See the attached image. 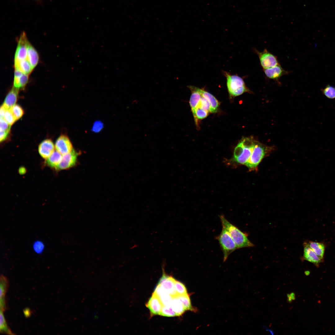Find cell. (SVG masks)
Here are the masks:
<instances>
[{"label": "cell", "instance_id": "obj_1", "mask_svg": "<svg viewBox=\"0 0 335 335\" xmlns=\"http://www.w3.org/2000/svg\"><path fill=\"white\" fill-rule=\"evenodd\" d=\"M220 218L222 226L228 231L237 249L254 246L253 244L248 239L246 234L230 223L223 215L220 216Z\"/></svg>", "mask_w": 335, "mask_h": 335}, {"label": "cell", "instance_id": "obj_2", "mask_svg": "<svg viewBox=\"0 0 335 335\" xmlns=\"http://www.w3.org/2000/svg\"><path fill=\"white\" fill-rule=\"evenodd\" d=\"M255 142L251 137L242 139L235 148L234 160L245 165L251 156Z\"/></svg>", "mask_w": 335, "mask_h": 335}, {"label": "cell", "instance_id": "obj_3", "mask_svg": "<svg viewBox=\"0 0 335 335\" xmlns=\"http://www.w3.org/2000/svg\"><path fill=\"white\" fill-rule=\"evenodd\" d=\"M223 73L226 78L227 87L231 96H237L249 91L242 78L237 75H231L226 71Z\"/></svg>", "mask_w": 335, "mask_h": 335}, {"label": "cell", "instance_id": "obj_4", "mask_svg": "<svg viewBox=\"0 0 335 335\" xmlns=\"http://www.w3.org/2000/svg\"><path fill=\"white\" fill-rule=\"evenodd\" d=\"M216 239L222 251L223 261H225L230 255L237 249V246L228 231L223 226L221 233Z\"/></svg>", "mask_w": 335, "mask_h": 335}, {"label": "cell", "instance_id": "obj_5", "mask_svg": "<svg viewBox=\"0 0 335 335\" xmlns=\"http://www.w3.org/2000/svg\"><path fill=\"white\" fill-rule=\"evenodd\" d=\"M266 146L256 141L251 156L245 165L249 169L256 168L267 153Z\"/></svg>", "mask_w": 335, "mask_h": 335}, {"label": "cell", "instance_id": "obj_6", "mask_svg": "<svg viewBox=\"0 0 335 335\" xmlns=\"http://www.w3.org/2000/svg\"><path fill=\"white\" fill-rule=\"evenodd\" d=\"M255 52L258 55L260 64L263 69H268L279 64L276 57L265 49L260 52L257 49Z\"/></svg>", "mask_w": 335, "mask_h": 335}, {"label": "cell", "instance_id": "obj_7", "mask_svg": "<svg viewBox=\"0 0 335 335\" xmlns=\"http://www.w3.org/2000/svg\"><path fill=\"white\" fill-rule=\"evenodd\" d=\"M163 274L158 284L166 293L174 296L176 295L175 288V279L165 273L163 268Z\"/></svg>", "mask_w": 335, "mask_h": 335}, {"label": "cell", "instance_id": "obj_8", "mask_svg": "<svg viewBox=\"0 0 335 335\" xmlns=\"http://www.w3.org/2000/svg\"><path fill=\"white\" fill-rule=\"evenodd\" d=\"M78 155V153L73 149L70 152L63 155L60 163L55 169L62 170L74 166L76 163Z\"/></svg>", "mask_w": 335, "mask_h": 335}, {"label": "cell", "instance_id": "obj_9", "mask_svg": "<svg viewBox=\"0 0 335 335\" xmlns=\"http://www.w3.org/2000/svg\"><path fill=\"white\" fill-rule=\"evenodd\" d=\"M28 41L25 33L23 32L21 34L15 52L14 60H21L27 59V46Z\"/></svg>", "mask_w": 335, "mask_h": 335}, {"label": "cell", "instance_id": "obj_10", "mask_svg": "<svg viewBox=\"0 0 335 335\" xmlns=\"http://www.w3.org/2000/svg\"><path fill=\"white\" fill-rule=\"evenodd\" d=\"M55 148L62 155L70 152L73 149L71 142L68 137L64 135L60 136L56 140Z\"/></svg>", "mask_w": 335, "mask_h": 335}, {"label": "cell", "instance_id": "obj_11", "mask_svg": "<svg viewBox=\"0 0 335 335\" xmlns=\"http://www.w3.org/2000/svg\"><path fill=\"white\" fill-rule=\"evenodd\" d=\"M145 305L149 310L151 316L159 315L163 306L159 298L154 292L153 293Z\"/></svg>", "mask_w": 335, "mask_h": 335}, {"label": "cell", "instance_id": "obj_12", "mask_svg": "<svg viewBox=\"0 0 335 335\" xmlns=\"http://www.w3.org/2000/svg\"><path fill=\"white\" fill-rule=\"evenodd\" d=\"M304 253L302 259L313 264L318 267L323 261L321 259L309 246L307 242L303 244Z\"/></svg>", "mask_w": 335, "mask_h": 335}, {"label": "cell", "instance_id": "obj_13", "mask_svg": "<svg viewBox=\"0 0 335 335\" xmlns=\"http://www.w3.org/2000/svg\"><path fill=\"white\" fill-rule=\"evenodd\" d=\"M55 146L52 141L49 139L42 141L39 145L38 151L40 156L46 159L55 151Z\"/></svg>", "mask_w": 335, "mask_h": 335}, {"label": "cell", "instance_id": "obj_14", "mask_svg": "<svg viewBox=\"0 0 335 335\" xmlns=\"http://www.w3.org/2000/svg\"><path fill=\"white\" fill-rule=\"evenodd\" d=\"M188 87L191 92V94L190 98L189 104L191 108L193 115L195 113V110L198 107L202 95L200 89L193 86H189Z\"/></svg>", "mask_w": 335, "mask_h": 335}, {"label": "cell", "instance_id": "obj_15", "mask_svg": "<svg viewBox=\"0 0 335 335\" xmlns=\"http://www.w3.org/2000/svg\"><path fill=\"white\" fill-rule=\"evenodd\" d=\"M263 71L268 78L275 80H278L281 77L288 73V72L283 69L279 64L273 67L264 69Z\"/></svg>", "mask_w": 335, "mask_h": 335}, {"label": "cell", "instance_id": "obj_16", "mask_svg": "<svg viewBox=\"0 0 335 335\" xmlns=\"http://www.w3.org/2000/svg\"><path fill=\"white\" fill-rule=\"evenodd\" d=\"M19 90L13 86L7 94L2 105L6 110L10 109L15 105L17 99Z\"/></svg>", "mask_w": 335, "mask_h": 335}, {"label": "cell", "instance_id": "obj_17", "mask_svg": "<svg viewBox=\"0 0 335 335\" xmlns=\"http://www.w3.org/2000/svg\"><path fill=\"white\" fill-rule=\"evenodd\" d=\"M29 80V75L15 69L14 72L13 87L19 89L24 87Z\"/></svg>", "mask_w": 335, "mask_h": 335}, {"label": "cell", "instance_id": "obj_18", "mask_svg": "<svg viewBox=\"0 0 335 335\" xmlns=\"http://www.w3.org/2000/svg\"><path fill=\"white\" fill-rule=\"evenodd\" d=\"M0 280V310L4 312L6 307L5 297L8 282L7 279L3 275L1 276Z\"/></svg>", "mask_w": 335, "mask_h": 335}, {"label": "cell", "instance_id": "obj_19", "mask_svg": "<svg viewBox=\"0 0 335 335\" xmlns=\"http://www.w3.org/2000/svg\"><path fill=\"white\" fill-rule=\"evenodd\" d=\"M27 59L33 69L37 66L39 60V56L37 51L29 42L27 46Z\"/></svg>", "mask_w": 335, "mask_h": 335}, {"label": "cell", "instance_id": "obj_20", "mask_svg": "<svg viewBox=\"0 0 335 335\" xmlns=\"http://www.w3.org/2000/svg\"><path fill=\"white\" fill-rule=\"evenodd\" d=\"M14 67L15 69L29 75L33 69L27 59L21 60H14Z\"/></svg>", "mask_w": 335, "mask_h": 335}, {"label": "cell", "instance_id": "obj_21", "mask_svg": "<svg viewBox=\"0 0 335 335\" xmlns=\"http://www.w3.org/2000/svg\"><path fill=\"white\" fill-rule=\"evenodd\" d=\"M202 96L206 98L209 102L210 105V111L214 113L217 111L219 105L218 101L216 98L210 93L200 89Z\"/></svg>", "mask_w": 335, "mask_h": 335}, {"label": "cell", "instance_id": "obj_22", "mask_svg": "<svg viewBox=\"0 0 335 335\" xmlns=\"http://www.w3.org/2000/svg\"><path fill=\"white\" fill-rule=\"evenodd\" d=\"M309 246L321 259L323 260L325 247L322 243L309 241L307 242Z\"/></svg>", "mask_w": 335, "mask_h": 335}, {"label": "cell", "instance_id": "obj_23", "mask_svg": "<svg viewBox=\"0 0 335 335\" xmlns=\"http://www.w3.org/2000/svg\"><path fill=\"white\" fill-rule=\"evenodd\" d=\"M60 153L55 151L46 159V164L51 168H56L60 163L62 157Z\"/></svg>", "mask_w": 335, "mask_h": 335}, {"label": "cell", "instance_id": "obj_24", "mask_svg": "<svg viewBox=\"0 0 335 335\" xmlns=\"http://www.w3.org/2000/svg\"><path fill=\"white\" fill-rule=\"evenodd\" d=\"M171 306L176 316L182 315L186 310L182 303L176 295L172 296Z\"/></svg>", "mask_w": 335, "mask_h": 335}, {"label": "cell", "instance_id": "obj_25", "mask_svg": "<svg viewBox=\"0 0 335 335\" xmlns=\"http://www.w3.org/2000/svg\"><path fill=\"white\" fill-rule=\"evenodd\" d=\"M176 296L180 300L186 310L194 311L195 310L192 307L190 296L188 293L181 295H176Z\"/></svg>", "mask_w": 335, "mask_h": 335}, {"label": "cell", "instance_id": "obj_26", "mask_svg": "<svg viewBox=\"0 0 335 335\" xmlns=\"http://www.w3.org/2000/svg\"><path fill=\"white\" fill-rule=\"evenodd\" d=\"M0 331L1 333H6L8 334H13L12 332L8 327L3 314V311L0 310Z\"/></svg>", "mask_w": 335, "mask_h": 335}, {"label": "cell", "instance_id": "obj_27", "mask_svg": "<svg viewBox=\"0 0 335 335\" xmlns=\"http://www.w3.org/2000/svg\"><path fill=\"white\" fill-rule=\"evenodd\" d=\"M208 112L198 107L195 110L194 114L193 115L196 125L198 124V119H201L206 118L208 116Z\"/></svg>", "mask_w": 335, "mask_h": 335}, {"label": "cell", "instance_id": "obj_28", "mask_svg": "<svg viewBox=\"0 0 335 335\" xmlns=\"http://www.w3.org/2000/svg\"><path fill=\"white\" fill-rule=\"evenodd\" d=\"M175 288L176 295H181L188 293L185 285L182 283L176 280H175Z\"/></svg>", "mask_w": 335, "mask_h": 335}, {"label": "cell", "instance_id": "obj_29", "mask_svg": "<svg viewBox=\"0 0 335 335\" xmlns=\"http://www.w3.org/2000/svg\"><path fill=\"white\" fill-rule=\"evenodd\" d=\"M10 110L16 120L20 118L24 114V111L22 108L18 105L15 104Z\"/></svg>", "mask_w": 335, "mask_h": 335}, {"label": "cell", "instance_id": "obj_30", "mask_svg": "<svg viewBox=\"0 0 335 335\" xmlns=\"http://www.w3.org/2000/svg\"><path fill=\"white\" fill-rule=\"evenodd\" d=\"M159 315L167 317H174L176 316V315L173 310L171 306H163Z\"/></svg>", "mask_w": 335, "mask_h": 335}, {"label": "cell", "instance_id": "obj_31", "mask_svg": "<svg viewBox=\"0 0 335 335\" xmlns=\"http://www.w3.org/2000/svg\"><path fill=\"white\" fill-rule=\"evenodd\" d=\"M323 94L328 98L330 99H335V87L330 85H327L323 90Z\"/></svg>", "mask_w": 335, "mask_h": 335}, {"label": "cell", "instance_id": "obj_32", "mask_svg": "<svg viewBox=\"0 0 335 335\" xmlns=\"http://www.w3.org/2000/svg\"><path fill=\"white\" fill-rule=\"evenodd\" d=\"M198 107H199L208 112L210 111V105L209 102L206 98L203 96H202L200 99Z\"/></svg>", "mask_w": 335, "mask_h": 335}, {"label": "cell", "instance_id": "obj_33", "mask_svg": "<svg viewBox=\"0 0 335 335\" xmlns=\"http://www.w3.org/2000/svg\"><path fill=\"white\" fill-rule=\"evenodd\" d=\"M4 119L10 125H11L16 121L10 109L6 110Z\"/></svg>", "mask_w": 335, "mask_h": 335}, {"label": "cell", "instance_id": "obj_34", "mask_svg": "<svg viewBox=\"0 0 335 335\" xmlns=\"http://www.w3.org/2000/svg\"><path fill=\"white\" fill-rule=\"evenodd\" d=\"M0 130L10 131L11 126L4 118H0Z\"/></svg>", "mask_w": 335, "mask_h": 335}, {"label": "cell", "instance_id": "obj_35", "mask_svg": "<svg viewBox=\"0 0 335 335\" xmlns=\"http://www.w3.org/2000/svg\"><path fill=\"white\" fill-rule=\"evenodd\" d=\"M103 127L102 123L100 122H95L93 127V130L94 132H97L100 131Z\"/></svg>", "mask_w": 335, "mask_h": 335}, {"label": "cell", "instance_id": "obj_36", "mask_svg": "<svg viewBox=\"0 0 335 335\" xmlns=\"http://www.w3.org/2000/svg\"><path fill=\"white\" fill-rule=\"evenodd\" d=\"M43 248V246L42 243L39 242H37L34 245V250L37 252H41Z\"/></svg>", "mask_w": 335, "mask_h": 335}, {"label": "cell", "instance_id": "obj_37", "mask_svg": "<svg viewBox=\"0 0 335 335\" xmlns=\"http://www.w3.org/2000/svg\"><path fill=\"white\" fill-rule=\"evenodd\" d=\"M9 131L0 130V142L4 141L7 136Z\"/></svg>", "mask_w": 335, "mask_h": 335}, {"label": "cell", "instance_id": "obj_38", "mask_svg": "<svg viewBox=\"0 0 335 335\" xmlns=\"http://www.w3.org/2000/svg\"><path fill=\"white\" fill-rule=\"evenodd\" d=\"M6 110V109L2 105L1 106L0 110V118H4Z\"/></svg>", "mask_w": 335, "mask_h": 335}, {"label": "cell", "instance_id": "obj_39", "mask_svg": "<svg viewBox=\"0 0 335 335\" xmlns=\"http://www.w3.org/2000/svg\"><path fill=\"white\" fill-rule=\"evenodd\" d=\"M25 169L23 167L20 168L19 170L20 174H23L25 173Z\"/></svg>", "mask_w": 335, "mask_h": 335}, {"label": "cell", "instance_id": "obj_40", "mask_svg": "<svg viewBox=\"0 0 335 335\" xmlns=\"http://www.w3.org/2000/svg\"><path fill=\"white\" fill-rule=\"evenodd\" d=\"M35 0V1H37V2H40V1H41L42 0Z\"/></svg>", "mask_w": 335, "mask_h": 335}]
</instances>
